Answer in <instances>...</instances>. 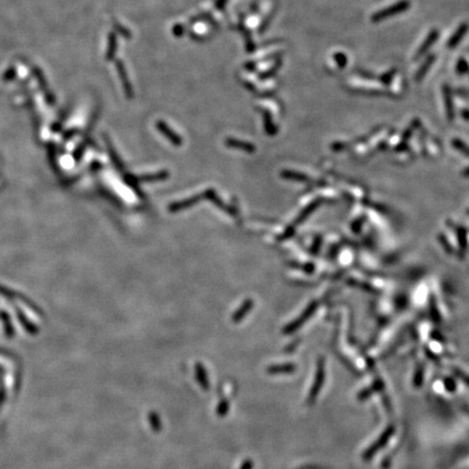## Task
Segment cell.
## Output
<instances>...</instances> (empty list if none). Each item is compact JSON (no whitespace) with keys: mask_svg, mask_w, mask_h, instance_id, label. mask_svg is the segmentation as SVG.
<instances>
[{"mask_svg":"<svg viewBox=\"0 0 469 469\" xmlns=\"http://www.w3.org/2000/svg\"><path fill=\"white\" fill-rule=\"evenodd\" d=\"M409 4H411V3H409V1H407V0H403V1L397 2L396 4H393V6H391V7H389L387 9H384V10H381V11H379L377 13H375L374 16L372 17V21L373 22H380V21H382V20L388 19L389 17L396 16V14H398V13L406 11L407 8H409Z\"/></svg>","mask_w":469,"mask_h":469,"instance_id":"6da1fadb","label":"cell"},{"mask_svg":"<svg viewBox=\"0 0 469 469\" xmlns=\"http://www.w3.org/2000/svg\"><path fill=\"white\" fill-rule=\"evenodd\" d=\"M393 432H394V428L392 426L389 427L387 430L384 431L382 436L380 437L378 440L376 441V443H374L373 446L370 447L366 452H365V454H364L365 460H370V458H372L375 455V454H376L380 450V448H382L384 446H386L387 442L389 441V439L392 437Z\"/></svg>","mask_w":469,"mask_h":469,"instance_id":"7a4b0ae2","label":"cell"},{"mask_svg":"<svg viewBox=\"0 0 469 469\" xmlns=\"http://www.w3.org/2000/svg\"><path fill=\"white\" fill-rule=\"evenodd\" d=\"M324 380H325V369H324V364H318L317 367V373H316V376L314 379V383L312 386V389L310 391V396H309V401L313 402L315 398L317 397V394L319 393V390L322 389L323 384H324Z\"/></svg>","mask_w":469,"mask_h":469,"instance_id":"3957f363","label":"cell"},{"mask_svg":"<svg viewBox=\"0 0 469 469\" xmlns=\"http://www.w3.org/2000/svg\"><path fill=\"white\" fill-rule=\"evenodd\" d=\"M203 198H204V195L201 194V195H196L194 197H191V198H188V199H186L184 201L176 202V203H173L172 205H170V211L171 212H177V211H180V210H185L187 208H189V206L196 204L197 202L201 201V199H203Z\"/></svg>","mask_w":469,"mask_h":469,"instance_id":"277c9868","label":"cell"},{"mask_svg":"<svg viewBox=\"0 0 469 469\" xmlns=\"http://www.w3.org/2000/svg\"><path fill=\"white\" fill-rule=\"evenodd\" d=\"M156 125H157V128H159L162 134L164 135V136H166L167 138H169V140H171V141L173 142V144L177 145V146L181 145L180 137H179V135H177V134H175V133L173 132V131L171 130V128H170L169 126H167L166 124H164V123H163V122H159Z\"/></svg>","mask_w":469,"mask_h":469,"instance_id":"5b68a950","label":"cell"},{"mask_svg":"<svg viewBox=\"0 0 469 469\" xmlns=\"http://www.w3.org/2000/svg\"><path fill=\"white\" fill-rule=\"evenodd\" d=\"M196 377L197 380L200 386L203 388L204 390H208L210 388V383H209V379H208V375H206L205 369L202 366V364H197L196 366Z\"/></svg>","mask_w":469,"mask_h":469,"instance_id":"8992f818","label":"cell"},{"mask_svg":"<svg viewBox=\"0 0 469 469\" xmlns=\"http://www.w3.org/2000/svg\"><path fill=\"white\" fill-rule=\"evenodd\" d=\"M253 307V302L251 300H246V302L241 305L240 309L237 311V312L235 313V315L233 316V320L235 323H238L240 322L241 319H243L245 316L246 315V313L249 312V311L251 310V308Z\"/></svg>","mask_w":469,"mask_h":469,"instance_id":"52a82bcc","label":"cell"},{"mask_svg":"<svg viewBox=\"0 0 469 469\" xmlns=\"http://www.w3.org/2000/svg\"><path fill=\"white\" fill-rule=\"evenodd\" d=\"M226 144H227V146H229L231 148H237V149L244 150V151H246V152H252L254 150L253 146L249 144V142H244V141H239V140H236V139H228L226 141Z\"/></svg>","mask_w":469,"mask_h":469,"instance_id":"ba28073f","label":"cell"},{"mask_svg":"<svg viewBox=\"0 0 469 469\" xmlns=\"http://www.w3.org/2000/svg\"><path fill=\"white\" fill-rule=\"evenodd\" d=\"M295 367L292 364H283V365H275V366H271L268 369V372L271 375H276L279 373H291L293 372Z\"/></svg>","mask_w":469,"mask_h":469,"instance_id":"9c48e42d","label":"cell"},{"mask_svg":"<svg viewBox=\"0 0 469 469\" xmlns=\"http://www.w3.org/2000/svg\"><path fill=\"white\" fill-rule=\"evenodd\" d=\"M467 31V26L466 25H462L460 28H458V31L455 33V35H454L450 41H448V47H455L458 42L461 41L462 37L464 36V34H465V32Z\"/></svg>","mask_w":469,"mask_h":469,"instance_id":"30bf717a","label":"cell"},{"mask_svg":"<svg viewBox=\"0 0 469 469\" xmlns=\"http://www.w3.org/2000/svg\"><path fill=\"white\" fill-rule=\"evenodd\" d=\"M117 67H118V73H120L121 77L123 78V84H124V86H125V91H126L127 95H130V91L132 93V88L130 87V83H128V81L126 80L127 76H126V73L124 71V67H123V64L121 66V64L118 63ZM122 78H121V80H122Z\"/></svg>","mask_w":469,"mask_h":469,"instance_id":"8fae6325","label":"cell"},{"mask_svg":"<svg viewBox=\"0 0 469 469\" xmlns=\"http://www.w3.org/2000/svg\"><path fill=\"white\" fill-rule=\"evenodd\" d=\"M437 37H438V32H432V33L430 34V36H429V38H428V42L424 43V45H423V47L418 50L417 57H421L422 54H423L424 51H426L429 47H430V45H431L430 43H432L433 41H436Z\"/></svg>","mask_w":469,"mask_h":469,"instance_id":"7c38bea8","label":"cell"},{"mask_svg":"<svg viewBox=\"0 0 469 469\" xmlns=\"http://www.w3.org/2000/svg\"><path fill=\"white\" fill-rule=\"evenodd\" d=\"M149 421H150V424H151L152 428H154L155 430L159 431L160 429H161V426H162L159 416H157L156 413H151L150 416H149Z\"/></svg>","mask_w":469,"mask_h":469,"instance_id":"4fadbf2b","label":"cell"},{"mask_svg":"<svg viewBox=\"0 0 469 469\" xmlns=\"http://www.w3.org/2000/svg\"><path fill=\"white\" fill-rule=\"evenodd\" d=\"M228 408H229V404L227 401H222L220 403V405L219 407H217V414H219L220 416H224L225 414H227V412H228Z\"/></svg>","mask_w":469,"mask_h":469,"instance_id":"5bb4252c","label":"cell"},{"mask_svg":"<svg viewBox=\"0 0 469 469\" xmlns=\"http://www.w3.org/2000/svg\"><path fill=\"white\" fill-rule=\"evenodd\" d=\"M454 372H455V375L458 378L462 379L464 382L469 386V377L467 376V375H465L463 372H461V370H457V369H454Z\"/></svg>","mask_w":469,"mask_h":469,"instance_id":"9a60e30c","label":"cell"},{"mask_svg":"<svg viewBox=\"0 0 469 469\" xmlns=\"http://www.w3.org/2000/svg\"><path fill=\"white\" fill-rule=\"evenodd\" d=\"M446 388H447L450 392H454V390H455V388H456V384H455V382L453 381L452 379L447 378V379H446Z\"/></svg>","mask_w":469,"mask_h":469,"instance_id":"2e32d148","label":"cell"},{"mask_svg":"<svg viewBox=\"0 0 469 469\" xmlns=\"http://www.w3.org/2000/svg\"><path fill=\"white\" fill-rule=\"evenodd\" d=\"M252 466H253L252 463H251L250 461H246L243 465V467H241V469H251V468H252Z\"/></svg>","mask_w":469,"mask_h":469,"instance_id":"e0dca14e","label":"cell"}]
</instances>
